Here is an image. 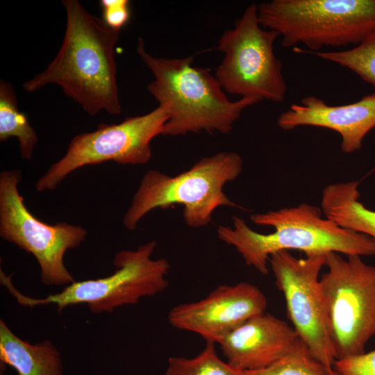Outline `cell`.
Wrapping results in <instances>:
<instances>
[{
  "mask_svg": "<svg viewBox=\"0 0 375 375\" xmlns=\"http://www.w3.org/2000/svg\"><path fill=\"white\" fill-rule=\"evenodd\" d=\"M169 119L158 106L143 115L126 117L119 124L101 123L92 132L74 136L65 155L51 165L35 183L38 192L53 190L74 170L85 165L115 161L120 165H144L151 158L150 142L162 134Z\"/></svg>",
  "mask_w": 375,
  "mask_h": 375,
  "instance_id": "obj_10",
  "label": "cell"
},
{
  "mask_svg": "<svg viewBox=\"0 0 375 375\" xmlns=\"http://www.w3.org/2000/svg\"><path fill=\"white\" fill-rule=\"evenodd\" d=\"M244 374H245V375H249V374H247V373H245V372H244Z\"/></svg>",
  "mask_w": 375,
  "mask_h": 375,
  "instance_id": "obj_23",
  "label": "cell"
},
{
  "mask_svg": "<svg viewBox=\"0 0 375 375\" xmlns=\"http://www.w3.org/2000/svg\"><path fill=\"white\" fill-rule=\"evenodd\" d=\"M103 20L112 28L120 30L130 17L127 0H101Z\"/></svg>",
  "mask_w": 375,
  "mask_h": 375,
  "instance_id": "obj_22",
  "label": "cell"
},
{
  "mask_svg": "<svg viewBox=\"0 0 375 375\" xmlns=\"http://www.w3.org/2000/svg\"><path fill=\"white\" fill-rule=\"evenodd\" d=\"M258 16L285 47L356 46L375 31V0H272L258 5Z\"/></svg>",
  "mask_w": 375,
  "mask_h": 375,
  "instance_id": "obj_5",
  "label": "cell"
},
{
  "mask_svg": "<svg viewBox=\"0 0 375 375\" xmlns=\"http://www.w3.org/2000/svg\"><path fill=\"white\" fill-rule=\"evenodd\" d=\"M277 124L283 130L301 126L333 130L341 137L342 151L351 153L362 148L365 137L375 127V93L341 106H329L313 95L305 97L282 112Z\"/></svg>",
  "mask_w": 375,
  "mask_h": 375,
  "instance_id": "obj_13",
  "label": "cell"
},
{
  "mask_svg": "<svg viewBox=\"0 0 375 375\" xmlns=\"http://www.w3.org/2000/svg\"><path fill=\"white\" fill-rule=\"evenodd\" d=\"M315 55L350 69L375 88V31L353 48Z\"/></svg>",
  "mask_w": 375,
  "mask_h": 375,
  "instance_id": "obj_20",
  "label": "cell"
},
{
  "mask_svg": "<svg viewBox=\"0 0 375 375\" xmlns=\"http://www.w3.org/2000/svg\"><path fill=\"white\" fill-rule=\"evenodd\" d=\"M358 181L328 185L322 192L321 209L325 217L342 228L371 238L375 242V211L359 201Z\"/></svg>",
  "mask_w": 375,
  "mask_h": 375,
  "instance_id": "obj_16",
  "label": "cell"
},
{
  "mask_svg": "<svg viewBox=\"0 0 375 375\" xmlns=\"http://www.w3.org/2000/svg\"><path fill=\"white\" fill-rule=\"evenodd\" d=\"M322 209L308 203L270 210L251 216L260 226H271L268 234L252 230L234 216L233 228L219 226L217 235L241 254L245 263L260 274L269 272V257L281 251L299 250L306 256L335 252L348 256H375V242L369 237L338 226L322 216Z\"/></svg>",
  "mask_w": 375,
  "mask_h": 375,
  "instance_id": "obj_2",
  "label": "cell"
},
{
  "mask_svg": "<svg viewBox=\"0 0 375 375\" xmlns=\"http://www.w3.org/2000/svg\"><path fill=\"white\" fill-rule=\"evenodd\" d=\"M10 137L19 141L23 159L31 160L38 142V135L31 126L26 115L20 112L12 86L7 81H0V141Z\"/></svg>",
  "mask_w": 375,
  "mask_h": 375,
  "instance_id": "obj_17",
  "label": "cell"
},
{
  "mask_svg": "<svg viewBox=\"0 0 375 375\" xmlns=\"http://www.w3.org/2000/svg\"><path fill=\"white\" fill-rule=\"evenodd\" d=\"M279 34L261 28L258 5L251 3L222 35L217 49L224 53L215 77L224 90L242 97L282 102L287 92L281 60L274 44Z\"/></svg>",
  "mask_w": 375,
  "mask_h": 375,
  "instance_id": "obj_8",
  "label": "cell"
},
{
  "mask_svg": "<svg viewBox=\"0 0 375 375\" xmlns=\"http://www.w3.org/2000/svg\"><path fill=\"white\" fill-rule=\"evenodd\" d=\"M267 306V298L257 286L248 282L224 284L201 300L174 306L168 321L177 329L218 343L249 318L265 312Z\"/></svg>",
  "mask_w": 375,
  "mask_h": 375,
  "instance_id": "obj_12",
  "label": "cell"
},
{
  "mask_svg": "<svg viewBox=\"0 0 375 375\" xmlns=\"http://www.w3.org/2000/svg\"><path fill=\"white\" fill-rule=\"evenodd\" d=\"M244 372L249 375H337L313 356L300 338L285 356L269 367Z\"/></svg>",
  "mask_w": 375,
  "mask_h": 375,
  "instance_id": "obj_19",
  "label": "cell"
},
{
  "mask_svg": "<svg viewBox=\"0 0 375 375\" xmlns=\"http://www.w3.org/2000/svg\"><path fill=\"white\" fill-rule=\"evenodd\" d=\"M0 360L19 375H62L57 348L49 340L31 344L17 337L0 320Z\"/></svg>",
  "mask_w": 375,
  "mask_h": 375,
  "instance_id": "obj_15",
  "label": "cell"
},
{
  "mask_svg": "<svg viewBox=\"0 0 375 375\" xmlns=\"http://www.w3.org/2000/svg\"><path fill=\"white\" fill-rule=\"evenodd\" d=\"M215 344L208 341L196 356L188 358L169 357L165 375H245L218 356Z\"/></svg>",
  "mask_w": 375,
  "mask_h": 375,
  "instance_id": "obj_18",
  "label": "cell"
},
{
  "mask_svg": "<svg viewBox=\"0 0 375 375\" xmlns=\"http://www.w3.org/2000/svg\"><path fill=\"white\" fill-rule=\"evenodd\" d=\"M156 242L151 241L137 250L117 253L111 275L97 279L74 281L58 293L42 299L31 298L19 292L11 278L1 270L0 282L15 297L19 304L33 307L55 304L60 312L69 306L86 303L94 313L110 312L115 308L137 303L141 298L153 296L168 286L166 276L170 265L165 258L151 259Z\"/></svg>",
  "mask_w": 375,
  "mask_h": 375,
  "instance_id": "obj_6",
  "label": "cell"
},
{
  "mask_svg": "<svg viewBox=\"0 0 375 375\" xmlns=\"http://www.w3.org/2000/svg\"><path fill=\"white\" fill-rule=\"evenodd\" d=\"M299 338L285 321L264 312L230 331L217 344L229 365L243 372H252L279 360Z\"/></svg>",
  "mask_w": 375,
  "mask_h": 375,
  "instance_id": "obj_14",
  "label": "cell"
},
{
  "mask_svg": "<svg viewBox=\"0 0 375 375\" xmlns=\"http://www.w3.org/2000/svg\"><path fill=\"white\" fill-rule=\"evenodd\" d=\"M137 53L155 77L147 90L169 115L162 135L201 131L228 133L244 109L260 101L251 97L231 101L210 70L192 65L193 56H153L146 51L142 38L138 39Z\"/></svg>",
  "mask_w": 375,
  "mask_h": 375,
  "instance_id": "obj_3",
  "label": "cell"
},
{
  "mask_svg": "<svg viewBox=\"0 0 375 375\" xmlns=\"http://www.w3.org/2000/svg\"><path fill=\"white\" fill-rule=\"evenodd\" d=\"M22 178L18 169L0 174V236L35 257L43 284L69 285L75 281L65 266V253L78 247L88 232L78 225H49L34 217L18 191Z\"/></svg>",
  "mask_w": 375,
  "mask_h": 375,
  "instance_id": "obj_9",
  "label": "cell"
},
{
  "mask_svg": "<svg viewBox=\"0 0 375 375\" xmlns=\"http://www.w3.org/2000/svg\"><path fill=\"white\" fill-rule=\"evenodd\" d=\"M242 159L235 152H220L201 158L190 169L175 176L149 170L142 177L123 217L124 226L133 230L151 210L173 204L184 206L183 217L192 228L205 226L219 206L239 207L223 192L224 185L242 170Z\"/></svg>",
  "mask_w": 375,
  "mask_h": 375,
  "instance_id": "obj_4",
  "label": "cell"
},
{
  "mask_svg": "<svg viewBox=\"0 0 375 375\" xmlns=\"http://www.w3.org/2000/svg\"><path fill=\"white\" fill-rule=\"evenodd\" d=\"M319 278L336 360L363 353L375 335V267L331 252Z\"/></svg>",
  "mask_w": 375,
  "mask_h": 375,
  "instance_id": "obj_7",
  "label": "cell"
},
{
  "mask_svg": "<svg viewBox=\"0 0 375 375\" xmlns=\"http://www.w3.org/2000/svg\"><path fill=\"white\" fill-rule=\"evenodd\" d=\"M333 369L337 375H375V349L336 360Z\"/></svg>",
  "mask_w": 375,
  "mask_h": 375,
  "instance_id": "obj_21",
  "label": "cell"
},
{
  "mask_svg": "<svg viewBox=\"0 0 375 375\" xmlns=\"http://www.w3.org/2000/svg\"><path fill=\"white\" fill-rule=\"evenodd\" d=\"M275 285L284 295L288 317L313 356L332 372L336 360L327 320L319 272L326 255L297 258L288 251L269 257Z\"/></svg>",
  "mask_w": 375,
  "mask_h": 375,
  "instance_id": "obj_11",
  "label": "cell"
},
{
  "mask_svg": "<svg viewBox=\"0 0 375 375\" xmlns=\"http://www.w3.org/2000/svg\"><path fill=\"white\" fill-rule=\"evenodd\" d=\"M62 2L67 24L60 49L47 68L24 83L23 88L31 93L56 84L90 115L102 110L120 114L115 56L120 30L88 12L77 0Z\"/></svg>",
  "mask_w": 375,
  "mask_h": 375,
  "instance_id": "obj_1",
  "label": "cell"
}]
</instances>
